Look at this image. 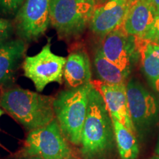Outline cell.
I'll use <instances>...</instances> for the list:
<instances>
[{
	"label": "cell",
	"instance_id": "obj_3",
	"mask_svg": "<svg viewBox=\"0 0 159 159\" xmlns=\"http://www.w3.org/2000/svg\"><path fill=\"white\" fill-rule=\"evenodd\" d=\"M93 85L88 84L61 91L54 98L55 118L63 136L73 145L80 146L83 125L87 116L89 94Z\"/></svg>",
	"mask_w": 159,
	"mask_h": 159
},
{
	"label": "cell",
	"instance_id": "obj_20",
	"mask_svg": "<svg viewBox=\"0 0 159 159\" xmlns=\"http://www.w3.org/2000/svg\"><path fill=\"white\" fill-rule=\"evenodd\" d=\"M142 39H148L159 45V14L156 16L150 29Z\"/></svg>",
	"mask_w": 159,
	"mask_h": 159
},
{
	"label": "cell",
	"instance_id": "obj_8",
	"mask_svg": "<svg viewBox=\"0 0 159 159\" xmlns=\"http://www.w3.org/2000/svg\"><path fill=\"white\" fill-rule=\"evenodd\" d=\"M128 108L136 130H144L153 124L158 109L155 97L136 80L126 85Z\"/></svg>",
	"mask_w": 159,
	"mask_h": 159
},
{
	"label": "cell",
	"instance_id": "obj_7",
	"mask_svg": "<svg viewBox=\"0 0 159 159\" xmlns=\"http://www.w3.org/2000/svg\"><path fill=\"white\" fill-rule=\"evenodd\" d=\"M51 0H25L18 11L16 25L23 40L33 41L46 33L50 24Z\"/></svg>",
	"mask_w": 159,
	"mask_h": 159
},
{
	"label": "cell",
	"instance_id": "obj_15",
	"mask_svg": "<svg viewBox=\"0 0 159 159\" xmlns=\"http://www.w3.org/2000/svg\"><path fill=\"white\" fill-rule=\"evenodd\" d=\"M142 71L152 88L159 92V45L142 38L134 37Z\"/></svg>",
	"mask_w": 159,
	"mask_h": 159
},
{
	"label": "cell",
	"instance_id": "obj_11",
	"mask_svg": "<svg viewBox=\"0 0 159 159\" xmlns=\"http://www.w3.org/2000/svg\"><path fill=\"white\" fill-rule=\"evenodd\" d=\"M129 7V0H108L95 7L89 23L91 30L103 38L122 27Z\"/></svg>",
	"mask_w": 159,
	"mask_h": 159
},
{
	"label": "cell",
	"instance_id": "obj_21",
	"mask_svg": "<svg viewBox=\"0 0 159 159\" xmlns=\"http://www.w3.org/2000/svg\"><path fill=\"white\" fill-rule=\"evenodd\" d=\"M150 2L153 6L156 15L158 16L159 14V0H150Z\"/></svg>",
	"mask_w": 159,
	"mask_h": 159
},
{
	"label": "cell",
	"instance_id": "obj_26",
	"mask_svg": "<svg viewBox=\"0 0 159 159\" xmlns=\"http://www.w3.org/2000/svg\"><path fill=\"white\" fill-rule=\"evenodd\" d=\"M150 159H159V156H154V157H152V158H151Z\"/></svg>",
	"mask_w": 159,
	"mask_h": 159
},
{
	"label": "cell",
	"instance_id": "obj_2",
	"mask_svg": "<svg viewBox=\"0 0 159 159\" xmlns=\"http://www.w3.org/2000/svg\"><path fill=\"white\" fill-rule=\"evenodd\" d=\"M53 102L54 97L20 88L6 90L0 96L1 108L29 131L55 119Z\"/></svg>",
	"mask_w": 159,
	"mask_h": 159
},
{
	"label": "cell",
	"instance_id": "obj_19",
	"mask_svg": "<svg viewBox=\"0 0 159 159\" xmlns=\"http://www.w3.org/2000/svg\"><path fill=\"white\" fill-rule=\"evenodd\" d=\"M13 26L9 20L0 19V44L5 42L11 36Z\"/></svg>",
	"mask_w": 159,
	"mask_h": 159
},
{
	"label": "cell",
	"instance_id": "obj_17",
	"mask_svg": "<svg viewBox=\"0 0 159 159\" xmlns=\"http://www.w3.org/2000/svg\"><path fill=\"white\" fill-rule=\"evenodd\" d=\"M94 63L99 80L108 84L125 83L128 75L114 63L108 61L103 55L100 48L97 49L95 52Z\"/></svg>",
	"mask_w": 159,
	"mask_h": 159
},
{
	"label": "cell",
	"instance_id": "obj_24",
	"mask_svg": "<svg viewBox=\"0 0 159 159\" xmlns=\"http://www.w3.org/2000/svg\"><path fill=\"white\" fill-rule=\"evenodd\" d=\"M139 1V0H129V4H130V5H133V4L136 2Z\"/></svg>",
	"mask_w": 159,
	"mask_h": 159
},
{
	"label": "cell",
	"instance_id": "obj_1",
	"mask_svg": "<svg viewBox=\"0 0 159 159\" xmlns=\"http://www.w3.org/2000/svg\"><path fill=\"white\" fill-rule=\"evenodd\" d=\"M115 143L112 119L102 96L93 86L89 94L80 152L83 159H107L114 150Z\"/></svg>",
	"mask_w": 159,
	"mask_h": 159
},
{
	"label": "cell",
	"instance_id": "obj_13",
	"mask_svg": "<svg viewBox=\"0 0 159 159\" xmlns=\"http://www.w3.org/2000/svg\"><path fill=\"white\" fill-rule=\"evenodd\" d=\"M26 50L27 46L22 39L11 40L0 44V87L11 84Z\"/></svg>",
	"mask_w": 159,
	"mask_h": 159
},
{
	"label": "cell",
	"instance_id": "obj_22",
	"mask_svg": "<svg viewBox=\"0 0 159 159\" xmlns=\"http://www.w3.org/2000/svg\"><path fill=\"white\" fill-rule=\"evenodd\" d=\"M14 159H42L39 157L37 156H24L23 157H20V158H16Z\"/></svg>",
	"mask_w": 159,
	"mask_h": 159
},
{
	"label": "cell",
	"instance_id": "obj_14",
	"mask_svg": "<svg viewBox=\"0 0 159 159\" xmlns=\"http://www.w3.org/2000/svg\"><path fill=\"white\" fill-rule=\"evenodd\" d=\"M63 79L69 89L83 86L91 82L90 59L82 49L71 52L66 57Z\"/></svg>",
	"mask_w": 159,
	"mask_h": 159
},
{
	"label": "cell",
	"instance_id": "obj_4",
	"mask_svg": "<svg viewBox=\"0 0 159 159\" xmlns=\"http://www.w3.org/2000/svg\"><path fill=\"white\" fill-rule=\"evenodd\" d=\"M96 7L94 0H51L50 24L61 39L82 35Z\"/></svg>",
	"mask_w": 159,
	"mask_h": 159
},
{
	"label": "cell",
	"instance_id": "obj_9",
	"mask_svg": "<svg viewBox=\"0 0 159 159\" xmlns=\"http://www.w3.org/2000/svg\"><path fill=\"white\" fill-rule=\"evenodd\" d=\"M100 49L108 61L129 76L133 58L137 54L134 37L127 34L122 26L103 37Z\"/></svg>",
	"mask_w": 159,
	"mask_h": 159
},
{
	"label": "cell",
	"instance_id": "obj_5",
	"mask_svg": "<svg viewBox=\"0 0 159 159\" xmlns=\"http://www.w3.org/2000/svg\"><path fill=\"white\" fill-rule=\"evenodd\" d=\"M67 142L55 118L45 126L29 131L23 156H37L42 159H66L71 155Z\"/></svg>",
	"mask_w": 159,
	"mask_h": 159
},
{
	"label": "cell",
	"instance_id": "obj_27",
	"mask_svg": "<svg viewBox=\"0 0 159 159\" xmlns=\"http://www.w3.org/2000/svg\"><path fill=\"white\" fill-rule=\"evenodd\" d=\"M66 159H75V158H66Z\"/></svg>",
	"mask_w": 159,
	"mask_h": 159
},
{
	"label": "cell",
	"instance_id": "obj_18",
	"mask_svg": "<svg viewBox=\"0 0 159 159\" xmlns=\"http://www.w3.org/2000/svg\"><path fill=\"white\" fill-rule=\"evenodd\" d=\"M25 0H0V11L5 14L17 13Z\"/></svg>",
	"mask_w": 159,
	"mask_h": 159
},
{
	"label": "cell",
	"instance_id": "obj_23",
	"mask_svg": "<svg viewBox=\"0 0 159 159\" xmlns=\"http://www.w3.org/2000/svg\"><path fill=\"white\" fill-rule=\"evenodd\" d=\"M156 153L158 154V156H159V139H158V144H157V146H156Z\"/></svg>",
	"mask_w": 159,
	"mask_h": 159
},
{
	"label": "cell",
	"instance_id": "obj_25",
	"mask_svg": "<svg viewBox=\"0 0 159 159\" xmlns=\"http://www.w3.org/2000/svg\"><path fill=\"white\" fill-rule=\"evenodd\" d=\"M4 113H5V112H4V110H3L2 108H1V106H0V117H1L2 116Z\"/></svg>",
	"mask_w": 159,
	"mask_h": 159
},
{
	"label": "cell",
	"instance_id": "obj_16",
	"mask_svg": "<svg viewBox=\"0 0 159 159\" xmlns=\"http://www.w3.org/2000/svg\"><path fill=\"white\" fill-rule=\"evenodd\" d=\"M112 122L116 144L121 158L136 159L139 150L135 134L116 119H112Z\"/></svg>",
	"mask_w": 159,
	"mask_h": 159
},
{
	"label": "cell",
	"instance_id": "obj_12",
	"mask_svg": "<svg viewBox=\"0 0 159 159\" xmlns=\"http://www.w3.org/2000/svg\"><path fill=\"white\" fill-rule=\"evenodd\" d=\"M156 16L150 0H139L130 5L122 28L130 36L143 38L150 29Z\"/></svg>",
	"mask_w": 159,
	"mask_h": 159
},
{
	"label": "cell",
	"instance_id": "obj_10",
	"mask_svg": "<svg viewBox=\"0 0 159 159\" xmlns=\"http://www.w3.org/2000/svg\"><path fill=\"white\" fill-rule=\"evenodd\" d=\"M91 83L102 96L111 118L118 120L135 134L136 129L128 108L126 84H108L99 80L91 81Z\"/></svg>",
	"mask_w": 159,
	"mask_h": 159
},
{
	"label": "cell",
	"instance_id": "obj_6",
	"mask_svg": "<svg viewBox=\"0 0 159 159\" xmlns=\"http://www.w3.org/2000/svg\"><path fill=\"white\" fill-rule=\"evenodd\" d=\"M66 62L65 57L52 52L49 40L38 54L25 57L22 67L25 76L33 83L37 92H41L49 83H62Z\"/></svg>",
	"mask_w": 159,
	"mask_h": 159
}]
</instances>
